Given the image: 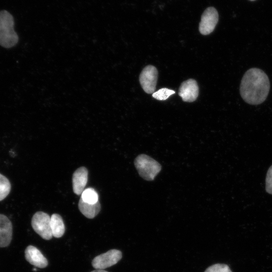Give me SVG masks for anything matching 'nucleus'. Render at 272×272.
<instances>
[{"label":"nucleus","mask_w":272,"mask_h":272,"mask_svg":"<svg viewBox=\"0 0 272 272\" xmlns=\"http://www.w3.org/2000/svg\"><path fill=\"white\" fill-rule=\"evenodd\" d=\"M270 83L266 74L258 68H251L246 72L241 81L240 93L247 103L258 105L267 97Z\"/></svg>","instance_id":"1"},{"label":"nucleus","mask_w":272,"mask_h":272,"mask_svg":"<svg viewBox=\"0 0 272 272\" xmlns=\"http://www.w3.org/2000/svg\"><path fill=\"white\" fill-rule=\"evenodd\" d=\"M13 16L6 11H0V45L5 48L15 46L18 36L14 30Z\"/></svg>","instance_id":"2"},{"label":"nucleus","mask_w":272,"mask_h":272,"mask_svg":"<svg viewBox=\"0 0 272 272\" xmlns=\"http://www.w3.org/2000/svg\"><path fill=\"white\" fill-rule=\"evenodd\" d=\"M134 165L139 175L145 180H153L161 170V165L148 155L141 154L134 160Z\"/></svg>","instance_id":"3"},{"label":"nucleus","mask_w":272,"mask_h":272,"mask_svg":"<svg viewBox=\"0 0 272 272\" xmlns=\"http://www.w3.org/2000/svg\"><path fill=\"white\" fill-rule=\"evenodd\" d=\"M31 226L35 232L45 240H50L52 237L50 226V217L43 212H37L31 220Z\"/></svg>","instance_id":"4"},{"label":"nucleus","mask_w":272,"mask_h":272,"mask_svg":"<svg viewBox=\"0 0 272 272\" xmlns=\"http://www.w3.org/2000/svg\"><path fill=\"white\" fill-rule=\"evenodd\" d=\"M122 258V253L117 249H111L96 256L92 265L96 269H104L117 263Z\"/></svg>","instance_id":"5"},{"label":"nucleus","mask_w":272,"mask_h":272,"mask_svg":"<svg viewBox=\"0 0 272 272\" xmlns=\"http://www.w3.org/2000/svg\"><path fill=\"white\" fill-rule=\"evenodd\" d=\"M219 15L217 10L214 7L207 8L202 13L199 24V31L204 35L212 33L215 29L218 22Z\"/></svg>","instance_id":"6"},{"label":"nucleus","mask_w":272,"mask_h":272,"mask_svg":"<svg viewBox=\"0 0 272 272\" xmlns=\"http://www.w3.org/2000/svg\"><path fill=\"white\" fill-rule=\"evenodd\" d=\"M158 71L153 65L146 66L140 75V82L144 91L148 94L154 93L157 81Z\"/></svg>","instance_id":"7"},{"label":"nucleus","mask_w":272,"mask_h":272,"mask_svg":"<svg viewBox=\"0 0 272 272\" xmlns=\"http://www.w3.org/2000/svg\"><path fill=\"white\" fill-rule=\"evenodd\" d=\"M198 93L199 89L196 81L190 79L182 83L179 89L178 95L183 101L191 102L197 99Z\"/></svg>","instance_id":"8"},{"label":"nucleus","mask_w":272,"mask_h":272,"mask_svg":"<svg viewBox=\"0 0 272 272\" xmlns=\"http://www.w3.org/2000/svg\"><path fill=\"white\" fill-rule=\"evenodd\" d=\"M13 226L10 220L0 214V247L8 246L12 240Z\"/></svg>","instance_id":"9"},{"label":"nucleus","mask_w":272,"mask_h":272,"mask_svg":"<svg viewBox=\"0 0 272 272\" xmlns=\"http://www.w3.org/2000/svg\"><path fill=\"white\" fill-rule=\"evenodd\" d=\"M25 256L26 260L35 266L44 268L48 265L47 259L38 248L32 245L26 247Z\"/></svg>","instance_id":"10"},{"label":"nucleus","mask_w":272,"mask_h":272,"mask_svg":"<svg viewBox=\"0 0 272 272\" xmlns=\"http://www.w3.org/2000/svg\"><path fill=\"white\" fill-rule=\"evenodd\" d=\"M88 171L85 167L78 168L73 173L72 177L74 192L80 195L84 190L88 181Z\"/></svg>","instance_id":"11"},{"label":"nucleus","mask_w":272,"mask_h":272,"mask_svg":"<svg viewBox=\"0 0 272 272\" xmlns=\"http://www.w3.org/2000/svg\"><path fill=\"white\" fill-rule=\"evenodd\" d=\"M78 206L81 213L89 219L94 218L101 210V205L99 201L91 204L84 201L81 198L79 200Z\"/></svg>","instance_id":"12"},{"label":"nucleus","mask_w":272,"mask_h":272,"mask_svg":"<svg viewBox=\"0 0 272 272\" xmlns=\"http://www.w3.org/2000/svg\"><path fill=\"white\" fill-rule=\"evenodd\" d=\"M50 226L52 236L55 238L62 236L65 232V226L61 217L57 214L50 217Z\"/></svg>","instance_id":"13"},{"label":"nucleus","mask_w":272,"mask_h":272,"mask_svg":"<svg viewBox=\"0 0 272 272\" xmlns=\"http://www.w3.org/2000/svg\"><path fill=\"white\" fill-rule=\"evenodd\" d=\"M81 198L86 202L94 204L98 201V194L94 189L87 188L83 191Z\"/></svg>","instance_id":"14"},{"label":"nucleus","mask_w":272,"mask_h":272,"mask_svg":"<svg viewBox=\"0 0 272 272\" xmlns=\"http://www.w3.org/2000/svg\"><path fill=\"white\" fill-rule=\"evenodd\" d=\"M11 189V185L9 179L0 173V201L8 195Z\"/></svg>","instance_id":"15"},{"label":"nucleus","mask_w":272,"mask_h":272,"mask_svg":"<svg viewBox=\"0 0 272 272\" xmlns=\"http://www.w3.org/2000/svg\"><path fill=\"white\" fill-rule=\"evenodd\" d=\"M175 91L166 88H161L152 94L153 97L159 100H165L174 94Z\"/></svg>","instance_id":"16"},{"label":"nucleus","mask_w":272,"mask_h":272,"mask_svg":"<svg viewBox=\"0 0 272 272\" xmlns=\"http://www.w3.org/2000/svg\"><path fill=\"white\" fill-rule=\"evenodd\" d=\"M205 272H232V271L227 264L217 263L207 268Z\"/></svg>","instance_id":"17"},{"label":"nucleus","mask_w":272,"mask_h":272,"mask_svg":"<svg viewBox=\"0 0 272 272\" xmlns=\"http://www.w3.org/2000/svg\"><path fill=\"white\" fill-rule=\"evenodd\" d=\"M265 189L267 193L272 194V165L269 168L265 179Z\"/></svg>","instance_id":"18"},{"label":"nucleus","mask_w":272,"mask_h":272,"mask_svg":"<svg viewBox=\"0 0 272 272\" xmlns=\"http://www.w3.org/2000/svg\"><path fill=\"white\" fill-rule=\"evenodd\" d=\"M91 272H108V271L104 270V269H95Z\"/></svg>","instance_id":"19"},{"label":"nucleus","mask_w":272,"mask_h":272,"mask_svg":"<svg viewBox=\"0 0 272 272\" xmlns=\"http://www.w3.org/2000/svg\"><path fill=\"white\" fill-rule=\"evenodd\" d=\"M33 270L36 271V268H34V269H33Z\"/></svg>","instance_id":"20"},{"label":"nucleus","mask_w":272,"mask_h":272,"mask_svg":"<svg viewBox=\"0 0 272 272\" xmlns=\"http://www.w3.org/2000/svg\"><path fill=\"white\" fill-rule=\"evenodd\" d=\"M249 1H255V0H249Z\"/></svg>","instance_id":"21"}]
</instances>
